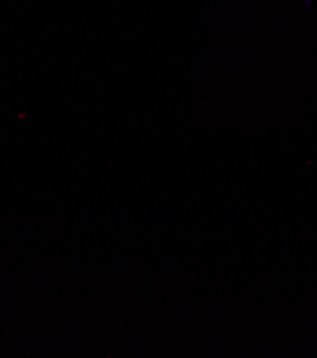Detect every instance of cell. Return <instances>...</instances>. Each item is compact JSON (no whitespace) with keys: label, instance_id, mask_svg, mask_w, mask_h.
<instances>
[{"label":"cell","instance_id":"obj_1","mask_svg":"<svg viewBox=\"0 0 317 358\" xmlns=\"http://www.w3.org/2000/svg\"><path fill=\"white\" fill-rule=\"evenodd\" d=\"M311 2H313V0H306V9H309V8H310Z\"/></svg>","mask_w":317,"mask_h":358}]
</instances>
